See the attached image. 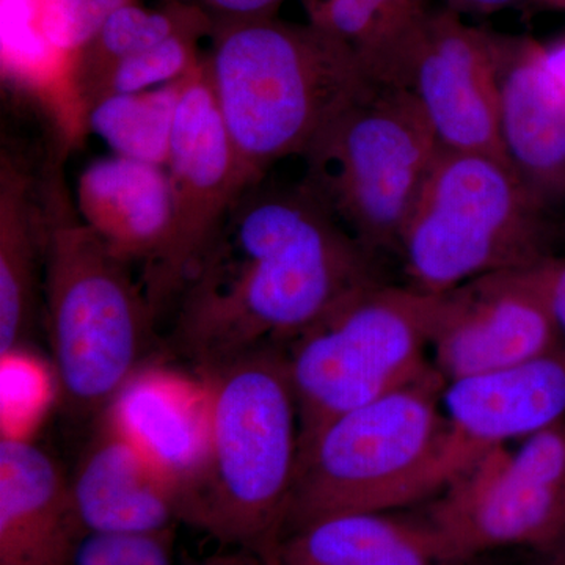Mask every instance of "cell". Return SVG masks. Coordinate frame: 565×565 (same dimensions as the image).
<instances>
[{
	"mask_svg": "<svg viewBox=\"0 0 565 565\" xmlns=\"http://www.w3.org/2000/svg\"><path fill=\"white\" fill-rule=\"evenodd\" d=\"M206 61L215 103L252 184L302 156L366 77L340 41L270 17L214 22Z\"/></svg>",
	"mask_w": 565,
	"mask_h": 565,
	"instance_id": "cell-3",
	"label": "cell"
},
{
	"mask_svg": "<svg viewBox=\"0 0 565 565\" xmlns=\"http://www.w3.org/2000/svg\"><path fill=\"white\" fill-rule=\"evenodd\" d=\"M214 22L203 10L172 3L163 10H148L136 2L121 7L104 22L74 63V88L82 110L87 109L93 93L118 63L150 50L180 32L211 33Z\"/></svg>",
	"mask_w": 565,
	"mask_h": 565,
	"instance_id": "cell-22",
	"label": "cell"
},
{
	"mask_svg": "<svg viewBox=\"0 0 565 565\" xmlns=\"http://www.w3.org/2000/svg\"><path fill=\"white\" fill-rule=\"evenodd\" d=\"M441 403L456 430L482 448L531 437L565 414V356L552 351L446 382Z\"/></svg>",
	"mask_w": 565,
	"mask_h": 565,
	"instance_id": "cell-17",
	"label": "cell"
},
{
	"mask_svg": "<svg viewBox=\"0 0 565 565\" xmlns=\"http://www.w3.org/2000/svg\"><path fill=\"white\" fill-rule=\"evenodd\" d=\"M184 79L99 99L85 111V126L111 154L166 167Z\"/></svg>",
	"mask_w": 565,
	"mask_h": 565,
	"instance_id": "cell-23",
	"label": "cell"
},
{
	"mask_svg": "<svg viewBox=\"0 0 565 565\" xmlns=\"http://www.w3.org/2000/svg\"><path fill=\"white\" fill-rule=\"evenodd\" d=\"M438 152L412 96L366 81L303 151L300 182L366 250L397 255Z\"/></svg>",
	"mask_w": 565,
	"mask_h": 565,
	"instance_id": "cell-7",
	"label": "cell"
},
{
	"mask_svg": "<svg viewBox=\"0 0 565 565\" xmlns=\"http://www.w3.org/2000/svg\"><path fill=\"white\" fill-rule=\"evenodd\" d=\"M530 270L553 321L559 332L565 334V263L545 258L531 266Z\"/></svg>",
	"mask_w": 565,
	"mask_h": 565,
	"instance_id": "cell-28",
	"label": "cell"
},
{
	"mask_svg": "<svg viewBox=\"0 0 565 565\" xmlns=\"http://www.w3.org/2000/svg\"><path fill=\"white\" fill-rule=\"evenodd\" d=\"M379 281H386L379 256L302 182L263 180L234 203L185 282L173 340L206 373L285 348L345 296Z\"/></svg>",
	"mask_w": 565,
	"mask_h": 565,
	"instance_id": "cell-1",
	"label": "cell"
},
{
	"mask_svg": "<svg viewBox=\"0 0 565 565\" xmlns=\"http://www.w3.org/2000/svg\"><path fill=\"white\" fill-rule=\"evenodd\" d=\"M166 170L172 223L161 255L140 280L156 316L177 302L234 203L255 185L226 131L204 58L182 82Z\"/></svg>",
	"mask_w": 565,
	"mask_h": 565,
	"instance_id": "cell-10",
	"label": "cell"
},
{
	"mask_svg": "<svg viewBox=\"0 0 565 565\" xmlns=\"http://www.w3.org/2000/svg\"><path fill=\"white\" fill-rule=\"evenodd\" d=\"M559 333L530 267L475 278L440 294L430 345L446 382L555 351Z\"/></svg>",
	"mask_w": 565,
	"mask_h": 565,
	"instance_id": "cell-12",
	"label": "cell"
},
{
	"mask_svg": "<svg viewBox=\"0 0 565 565\" xmlns=\"http://www.w3.org/2000/svg\"><path fill=\"white\" fill-rule=\"evenodd\" d=\"M102 414L103 423L178 487L184 505L202 481L210 459V381L200 373L191 375L159 364H143Z\"/></svg>",
	"mask_w": 565,
	"mask_h": 565,
	"instance_id": "cell-13",
	"label": "cell"
},
{
	"mask_svg": "<svg viewBox=\"0 0 565 565\" xmlns=\"http://www.w3.org/2000/svg\"><path fill=\"white\" fill-rule=\"evenodd\" d=\"M440 294L363 286L282 349L299 411V448L334 418L418 381Z\"/></svg>",
	"mask_w": 565,
	"mask_h": 565,
	"instance_id": "cell-8",
	"label": "cell"
},
{
	"mask_svg": "<svg viewBox=\"0 0 565 565\" xmlns=\"http://www.w3.org/2000/svg\"><path fill=\"white\" fill-rule=\"evenodd\" d=\"M0 46L3 79L51 109L68 143L76 140L87 126L74 62L52 44L43 0H0Z\"/></svg>",
	"mask_w": 565,
	"mask_h": 565,
	"instance_id": "cell-21",
	"label": "cell"
},
{
	"mask_svg": "<svg viewBox=\"0 0 565 565\" xmlns=\"http://www.w3.org/2000/svg\"><path fill=\"white\" fill-rule=\"evenodd\" d=\"M424 522L446 564L553 544L565 533V430L531 435L514 455L494 446L438 494Z\"/></svg>",
	"mask_w": 565,
	"mask_h": 565,
	"instance_id": "cell-9",
	"label": "cell"
},
{
	"mask_svg": "<svg viewBox=\"0 0 565 565\" xmlns=\"http://www.w3.org/2000/svg\"><path fill=\"white\" fill-rule=\"evenodd\" d=\"M457 9L478 11V13H493L514 7L522 0H449Z\"/></svg>",
	"mask_w": 565,
	"mask_h": 565,
	"instance_id": "cell-32",
	"label": "cell"
},
{
	"mask_svg": "<svg viewBox=\"0 0 565 565\" xmlns=\"http://www.w3.org/2000/svg\"><path fill=\"white\" fill-rule=\"evenodd\" d=\"M394 87L412 96L441 151L501 154L494 36L451 13L424 14Z\"/></svg>",
	"mask_w": 565,
	"mask_h": 565,
	"instance_id": "cell-11",
	"label": "cell"
},
{
	"mask_svg": "<svg viewBox=\"0 0 565 565\" xmlns=\"http://www.w3.org/2000/svg\"><path fill=\"white\" fill-rule=\"evenodd\" d=\"M263 565H446L424 520L385 514L327 516L280 535Z\"/></svg>",
	"mask_w": 565,
	"mask_h": 565,
	"instance_id": "cell-19",
	"label": "cell"
},
{
	"mask_svg": "<svg viewBox=\"0 0 565 565\" xmlns=\"http://www.w3.org/2000/svg\"><path fill=\"white\" fill-rule=\"evenodd\" d=\"M210 459L181 523L262 559L280 539L299 460V411L280 348L206 371Z\"/></svg>",
	"mask_w": 565,
	"mask_h": 565,
	"instance_id": "cell-4",
	"label": "cell"
},
{
	"mask_svg": "<svg viewBox=\"0 0 565 565\" xmlns=\"http://www.w3.org/2000/svg\"><path fill=\"white\" fill-rule=\"evenodd\" d=\"M445 386L434 367L338 416L299 448L281 535L327 516L386 514L423 503L471 470L490 449L441 414Z\"/></svg>",
	"mask_w": 565,
	"mask_h": 565,
	"instance_id": "cell-2",
	"label": "cell"
},
{
	"mask_svg": "<svg viewBox=\"0 0 565 565\" xmlns=\"http://www.w3.org/2000/svg\"><path fill=\"white\" fill-rule=\"evenodd\" d=\"M501 154L546 207L565 199V95L542 65L541 46L494 39Z\"/></svg>",
	"mask_w": 565,
	"mask_h": 565,
	"instance_id": "cell-14",
	"label": "cell"
},
{
	"mask_svg": "<svg viewBox=\"0 0 565 565\" xmlns=\"http://www.w3.org/2000/svg\"><path fill=\"white\" fill-rule=\"evenodd\" d=\"M228 548L215 555L195 557L185 565H263L262 559L248 550L233 548V546Z\"/></svg>",
	"mask_w": 565,
	"mask_h": 565,
	"instance_id": "cell-31",
	"label": "cell"
},
{
	"mask_svg": "<svg viewBox=\"0 0 565 565\" xmlns=\"http://www.w3.org/2000/svg\"><path fill=\"white\" fill-rule=\"evenodd\" d=\"M446 565H508L503 561L498 559L494 553H487V555H479L468 557V559L457 561V563Z\"/></svg>",
	"mask_w": 565,
	"mask_h": 565,
	"instance_id": "cell-33",
	"label": "cell"
},
{
	"mask_svg": "<svg viewBox=\"0 0 565 565\" xmlns=\"http://www.w3.org/2000/svg\"><path fill=\"white\" fill-rule=\"evenodd\" d=\"M71 494L84 533H150L181 523L178 487L106 423L77 465Z\"/></svg>",
	"mask_w": 565,
	"mask_h": 565,
	"instance_id": "cell-16",
	"label": "cell"
},
{
	"mask_svg": "<svg viewBox=\"0 0 565 565\" xmlns=\"http://www.w3.org/2000/svg\"><path fill=\"white\" fill-rule=\"evenodd\" d=\"M71 482L28 437L0 440V565H70L84 535Z\"/></svg>",
	"mask_w": 565,
	"mask_h": 565,
	"instance_id": "cell-15",
	"label": "cell"
},
{
	"mask_svg": "<svg viewBox=\"0 0 565 565\" xmlns=\"http://www.w3.org/2000/svg\"><path fill=\"white\" fill-rule=\"evenodd\" d=\"M546 211L500 156L440 150L397 247L407 286L445 294L544 262Z\"/></svg>",
	"mask_w": 565,
	"mask_h": 565,
	"instance_id": "cell-6",
	"label": "cell"
},
{
	"mask_svg": "<svg viewBox=\"0 0 565 565\" xmlns=\"http://www.w3.org/2000/svg\"><path fill=\"white\" fill-rule=\"evenodd\" d=\"M206 33L203 31L177 33L150 50L118 63L93 93L85 111L107 96L152 90V88L184 79L203 61L199 54V40Z\"/></svg>",
	"mask_w": 565,
	"mask_h": 565,
	"instance_id": "cell-24",
	"label": "cell"
},
{
	"mask_svg": "<svg viewBox=\"0 0 565 565\" xmlns=\"http://www.w3.org/2000/svg\"><path fill=\"white\" fill-rule=\"evenodd\" d=\"M2 363V435L24 437V427L46 399V375L22 349L0 356Z\"/></svg>",
	"mask_w": 565,
	"mask_h": 565,
	"instance_id": "cell-27",
	"label": "cell"
},
{
	"mask_svg": "<svg viewBox=\"0 0 565 565\" xmlns=\"http://www.w3.org/2000/svg\"><path fill=\"white\" fill-rule=\"evenodd\" d=\"M177 526L150 533H85L70 565H173Z\"/></svg>",
	"mask_w": 565,
	"mask_h": 565,
	"instance_id": "cell-25",
	"label": "cell"
},
{
	"mask_svg": "<svg viewBox=\"0 0 565 565\" xmlns=\"http://www.w3.org/2000/svg\"><path fill=\"white\" fill-rule=\"evenodd\" d=\"M132 2L136 0H43L44 25L52 44L76 63L104 22Z\"/></svg>",
	"mask_w": 565,
	"mask_h": 565,
	"instance_id": "cell-26",
	"label": "cell"
},
{
	"mask_svg": "<svg viewBox=\"0 0 565 565\" xmlns=\"http://www.w3.org/2000/svg\"><path fill=\"white\" fill-rule=\"evenodd\" d=\"M55 174L41 192L52 362L71 407L103 412L143 366L158 316L129 264L81 221Z\"/></svg>",
	"mask_w": 565,
	"mask_h": 565,
	"instance_id": "cell-5",
	"label": "cell"
},
{
	"mask_svg": "<svg viewBox=\"0 0 565 565\" xmlns=\"http://www.w3.org/2000/svg\"><path fill=\"white\" fill-rule=\"evenodd\" d=\"M43 263L41 193L20 163L0 162V356L22 349Z\"/></svg>",
	"mask_w": 565,
	"mask_h": 565,
	"instance_id": "cell-20",
	"label": "cell"
},
{
	"mask_svg": "<svg viewBox=\"0 0 565 565\" xmlns=\"http://www.w3.org/2000/svg\"><path fill=\"white\" fill-rule=\"evenodd\" d=\"M218 14V20H237V18L270 17L281 0H203Z\"/></svg>",
	"mask_w": 565,
	"mask_h": 565,
	"instance_id": "cell-29",
	"label": "cell"
},
{
	"mask_svg": "<svg viewBox=\"0 0 565 565\" xmlns=\"http://www.w3.org/2000/svg\"><path fill=\"white\" fill-rule=\"evenodd\" d=\"M76 211L111 255L145 270L161 255L172 223L166 167L117 154L96 159L77 178Z\"/></svg>",
	"mask_w": 565,
	"mask_h": 565,
	"instance_id": "cell-18",
	"label": "cell"
},
{
	"mask_svg": "<svg viewBox=\"0 0 565 565\" xmlns=\"http://www.w3.org/2000/svg\"><path fill=\"white\" fill-rule=\"evenodd\" d=\"M541 58L546 73L565 95V39L541 46Z\"/></svg>",
	"mask_w": 565,
	"mask_h": 565,
	"instance_id": "cell-30",
	"label": "cell"
},
{
	"mask_svg": "<svg viewBox=\"0 0 565 565\" xmlns=\"http://www.w3.org/2000/svg\"><path fill=\"white\" fill-rule=\"evenodd\" d=\"M552 2L559 3V6H565V0H552Z\"/></svg>",
	"mask_w": 565,
	"mask_h": 565,
	"instance_id": "cell-34",
	"label": "cell"
}]
</instances>
